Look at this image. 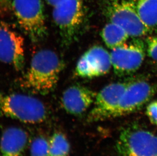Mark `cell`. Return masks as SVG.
Listing matches in <instances>:
<instances>
[{"label": "cell", "instance_id": "cell-14", "mask_svg": "<svg viewBox=\"0 0 157 156\" xmlns=\"http://www.w3.org/2000/svg\"><path fill=\"white\" fill-rule=\"evenodd\" d=\"M142 22L152 29L157 27V0H128Z\"/></svg>", "mask_w": 157, "mask_h": 156}, {"label": "cell", "instance_id": "cell-19", "mask_svg": "<svg viewBox=\"0 0 157 156\" xmlns=\"http://www.w3.org/2000/svg\"><path fill=\"white\" fill-rule=\"evenodd\" d=\"M146 115L150 122L157 126V100L148 103L146 109Z\"/></svg>", "mask_w": 157, "mask_h": 156}, {"label": "cell", "instance_id": "cell-1", "mask_svg": "<svg viewBox=\"0 0 157 156\" xmlns=\"http://www.w3.org/2000/svg\"><path fill=\"white\" fill-rule=\"evenodd\" d=\"M64 66V61L55 52L40 50L32 58L28 71L21 80V86L34 93L49 94L56 88Z\"/></svg>", "mask_w": 157, "mask_h": 156}, {"label": "cell", "instance_id": "cell-12", "mask_svg": "<svg viewBox=\"0 0 157 156\" xmlns=\"http://www.w3.org/2000/svg\"><path fill=\"white\" fill-rule=\"evenodd\" d=\"M96 94L87 87L74 85L64 91L61 102L64 109L68 113L80 116L94 102Z\"/></svg>", "mask_w": 157, "mask_h": 156}, {"label": "cell", "instance_id": "cell-10", "mask_svg": "<svg viewBox=\"0 0 157 156\" xmlns=\"http://www.w3.org/2000/svg\"><path fill=\"white\" fill-rule=\"evenodd\" d=\"M111 66L110 53L102 46H93L77 61L75 75L81 78H96L108 73Z\"/></svg>", "mask_w": 157, "mask_h": 156}, {"label": "cell", "instance_id": "cell-13", "mask_svg": "<svg viewBox=\"0 0 157 156\" xmlns=\"http://www.w3.org/2000/svg\"><path fill=\"white\" fill-rule=\"evenodd\" d=\"M28 139L27 133L21 128H7L0 140V156H24Z\"/></svg>", "mask_w": 157, "mask_h": 156}, {"label": "cell", "instance_id": "cell-17", "mask_svg": "<svg viewBox=\"0 0 157 156\" xmlns=\"http://www.w3.org/2000/svg\"><path fill=\"white\" fill-rule=\"evenodd\" d=\"M31 156H49V141L42 137L35 139L31 147Z\"/></svg>", "mask_w": 157, "mask_h": 156}, {"label": "cell", "instance_id": "cell-20", "mask_svg": "<svg viewBox=\"0 0 157 156\" xmlns=\"http://www.w3.org/2000/svg\"><path fill=\"white\" fill-rule=\"evenodd\" d=\"M12 0H0V10L7 13L12 10Z\"/></svg>", "mask_w": 157, "mask_h": 156}, {"label": "cell", "instance_id": "cell-8", "mask_svg": "<svg viewBox=\"0 0 157 156\" xmlns=\"http://www.w3.org/2000/svg\"><path fill=\"white\" fill-rule=\"evenodd\" d=\"M157 91V85L147 81L142 80L130 81L113 118L137 112L151 99Z\"/></svg>", "mask_w": 157, "mask_h": 156}, {"label": "cell", "instance_id": "cell-11", "mask_svg": "<svg viewBox=\"0 0 157 156\" xmlns=\"http://www.w3.org/2000/svg\"><path fill=\"white\" fill-rule=\"evenodd\" d=\"M0 61L21 71L25 65L24 39L7 24L0 23Z\"/></svg>", "mask_w": 157, "mask_h": 156}, {"label": "cell", "instance_id": "cell-2", "mask_svg": "<svg viewBox=\"0 0 157 156\" xmlns=\"http://www.w3.org/2000/svg\"><path fill=\"white\" fill-rule=\"evenodd\" d=\"M0 113L22 122L37 124L48 117L44 104L32 96L0 91Z\"/></svg>", "mask_w": 157, "mask_h": 156}, {"label": "cell", "instance_id": "cell-4", "mask_svg": "<svg viewBox=\"0 0 157 156\" xmlns=\"http://www.w3.org/2000/svg\"><path fill=\"white\" fill-rule=\"evenodd\" d=\"M12 10L18 23L33 42L47 35L44 10L42 0H12Z\"/></svg>", "mask_w": 157, "mask_h": 156}, {"label": "cell", "instance_id": "cell-15", "mask_svg": "<svg viewBox=\"0 0 157 156\" xmlns=\"http://www.w3.org/2000/svg\"><path fill=\"white\" fill-rule=\"evenodd\" d=\"M101 35L105 44L111 50L126 43L130 37L122 27L111 22L104 26Z\"/></svg>", "mask_w": 157, "mask_h": 156}, {"label": "cell", "instance_id": "cell-5", "mask_svg": "<svg viewBox=\"0 0 157 156\" xmlns=\"http://www.w3.org/2000/svg\"><path fill=\"white\" fill-rule=\"evenodd\" d=\"M52 8V18L59 28L63 43L70 45L77 37L85 19L83 1L66 0Z\"/></svg>", "mask_w": 157, "mask_h": 156}, {"label": "cell", "instance_id": "cell-21", "mask_svg": "<svg viewBox=\"0 0 157 156\" xmlns=\"http://www.w3.org/2000/svg\"><path fill=\"white\" fill-rule=\"evenodd\" d=\"M44 1L48 5H49V6L53 7L59 3L65 1L66 0H44Z\"/></svg>", "mask_w": 157, "mask_h": 156}, {"label": "cell", "instance_id": "cell-16", "mask_svg": "<svg viewBox=\"0 0 157 156\" xmlns=\"http://www.w3.org/2000/svg\"><path fill=\"white\" fill-rule=\"evenodd\" d=\"M49 143V156H68L70 146L64 134L56 132L51 137Z\"/></svg>", "mask_w": 157, "mask_h": 156}, {"label": "cell", "instance_id": "cell-9", "mask_svg": "<svg viewBox=\"0 0 157 156\" xmlns=\"http://www.w3.org/2000/svg\"><path fill=\"white\" fill-rule=\"evenodd\" d=\"M130 82V81L111 83L100 90L96 94L93 108L87 116V121L95 122L113 118Z\"/></svg>", "mask_w": 157, "mask_h": 156}, {"label": "cell", "instance_id": "cell-6", "mask_svg": "<svg viewBox=\"0 0 157 156\" xmlns=\"http://www.w3.org/2000/svg\"><path fill=\"white\" fill-rule=\"evenodd\" d=\"M103 12L110 22L122 27L130 37H143L151 31L128 0H105Z\"/></svg>", "mask_w": 157, "mask_h": 156}, {"label": "cell", "instance_id": "cell-18", "mask_svg": "<svg viewBox=\"0 0 157 156\" xmlns=\"http://www.w3.org/2000/svg\"><path fill=\"white\" fill-rule=\"evenodd\" d=\"M146 48L148 56L157 63V37H148Z\"/></svg>", "mask_w": 157, "mask_h": 156}, {"label": "cell", "instance_id": "cell-7", "mask_svg": "<svg viewBox=\"0 0 157 156\" xmlns=\"http://www.w3.org/2000/svg\"><path fill=\"white\" fill-rule=\"evenodd\" d=\"M145 49L144 42L137 38L112 49L110 55L114 72L123 76L137 71L144 62Z\"/></svg>", "mask_w": 157, "mask_h": 156}, {"label": "cell", "instance_id": "cell-3", "mask_svg": "<svg viewBox=\"0 0 157 156\" xmlns=\"http://www.w3.org/2000/svg\"><path fill=\"white\" fill-rule=\"evenodd\" d=\"M120 156H157V136L136 124L123 128L116 142Z\"/></svg>", "mask_w": 157, "mask_h": 156}]
</instances>
